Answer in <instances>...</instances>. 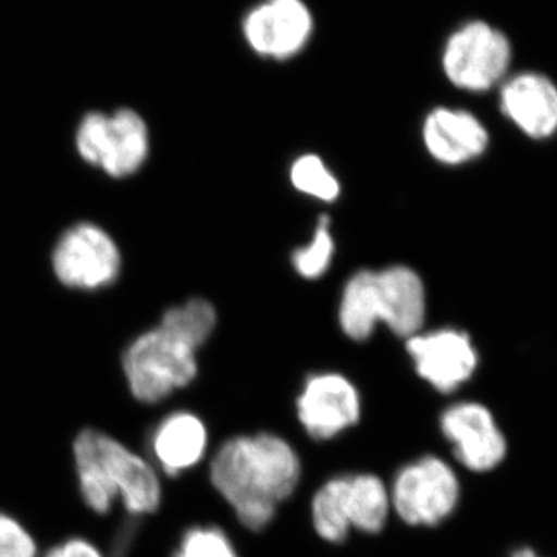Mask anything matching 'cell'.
Returning <instances> with one entry per match:
<instances>
[{"mask_svg":"<svg viewBox=\"0 0 557 557\" xmlns=\"http://www.w3.org/2000/svg\"><path fill=\"white\" fill-rule=\"evenodd\" d=\"M300 478L298 450L270 432L226 440L209 465L212 486L251 531L265 530L273 522L278 505L295 494Z\"/></svg>","mask_w":557,"mask_h":557,"instance_id":"6da1fadb","label":"cell"},{"mask_svg":"<svg viewBox=\"0 0 557 557\" xmlns=\"http://www.w3.org/2000/svg\"><path fill=\"white\" fill-rule=\"evenodd\" d=\"M73 461L79 496L95 515H109L116 504L137 518L160 508L159 469L119 438L100 429H84L73 443Z\"/></svg>","mask_w":557,"mask_h":557,"instance_id":"7a4b0ae2","label":"cell"},{"mask_svg":"<svg viewBox=\"0 0 557 557\" xmlns=\"http://www.w3.org/2000/svg\"><path fill=\"white\" fill-rule=\"evenodd\" d=\"M123 370L132 397L143 405H159L196 380L199 362L197 350L157 327L126 348Z\"/></svg>","mask_w":557,"mask_h":557,"instance_id":"3957f363","label":"cell"},{"mask_svg":"<svg viewBox=\"0 0 557 557\" xmlns=\"http://www.w3.org/2000/svg\"><path fill=\"white\" fill-rule=\"evenodd\" d=\"M392 511L410 527H437L456 512L461 485L456 469L438 456L405 465L391 486Z\"/></svg>","mask_w":557,"mask_h":557,"instance_id":"277c9868","label":"cell"},{"mask_svg":"<svg viewBox=\"0 0 557 557\" xmlns=\"http://www.w3.org/2000/svg\"><path fill=\"white\" fill-rule=\"evenodd\" d=\"M76 149L110 177H129L148 160V124L132 109L116 110L113 115L87 113L76 131Z\"/></svg>","mask_w":557,"mask_h":557,"instance_id":"5b68a950","label":"cell"},{"mask_svg":"<svg viewBox=\"0 0 557 557\" xmlns=\"http://www.w3.org/2000/svg\"><path fill=\"white\" fill-rule=\"evenodd\" d=\"M358 295L362 313L373 327L386 324L395 335L406 339L423 329L426 289L409 267L358 271Z\"/></svg>","mask_w":557,"mask_h":557,"instance_id":"8992f818","label":"cell"},{"mask_svg":"<svg viewBox=\"0 0 557 557\" xmlns=\"http://www.w3.org/2000/svg\"><path fill=\"white\" fill-rule=\"evenodd\" d=\"M511 53L507 35L485 21H469L446 39L442 67L457 89L486 91L507 75Z\"/></svg>","mask_w":557,"mask_h":557,"instance_id":"52a82bcc","label":"cell"},{"mask_svg":"<svg viewBox=\"0 0 557 557\" xmlns=\"http://www.w3.org/2000/svg\"><path fill=\"white\" fill-rule=\"evenodd\" d=\"M317 20L307 0H259L240 20V35L256 57L295 60L313 39Z\"/></svg>","mask_w":557,"mask_h":557,"instance_id":"ba28073f","label":"cell"},{"mask_svg":"<svg viewBox=\"0 0 557 557\" xmlns=\"http://www.w3.org/2000/svg\"><path fill=\"white\" fill-rule=\"evenodd\" d=\"M440 431L454 457L468 471H494L504 463L508 442L486 406L475 401L454 403L440 417Z\"/></svg>","mask_w":557,"mask_h":557,"instance_id":"9c48e42d","label":"cell"},{"mask_svg":"<svg viewBox=\"0 0 557 557\" xmlns=\"http://www.w3.org/2000/svg\"><path fill=\"white\" fill-rule=\"evenodd\" d=\"M53 270L67 287L98 289L112 284L121 271L115 240L94 223L65 231L53 251Z\"/></svg>","mask_w":557,"mask_h":557,"instance_id":"30bf717a","label":"cell"},{"mask_svg":"<svg viewBox=\"0 0 557 557\" xmlns=\"http://www.w3.org/2000/svg\"><path fill=\"white\" fill-rule=\"evenodd\" d=\"M296 409L307 435L318 442H327L358 424L362 410L361 395L357 386L341 373H313L304 383Z\"/></svg>","mask_w":557,"mask_h":557,"instance_id":"8fae6325","label":"cell"},{"mask_svg":"<svg viewBox=\"0 0 557 557\" xmlns=\"http://www.w3.org/2000/svg\"><path fill=\"white\" fill-rule=\"evenodd\" d=\"M418 375L440 394H453L474 375L479 355L468 333L456 329L417 333L406 343Z\"/></svg>","mask_w":557,"mask_h":557,"instance_id":"7c38bea8","label":"cell"},{"mask_svg":"<svg viewBox=\"0 0 557 557\" xmlns=\"http://www.w3.org/2000/svg\"><path fill=\"white\" fill-rule=\"evenodd\" d=\"M208 449L207 424L189 410H175L161 418L149 437L150 461L170 478L196 468Z\"/></svg>","mask_w":557,"mask_h":557,"instance_id":"4fadbf2b","label":"cell"},{"mask_svg":"<svg viewBox=\"0 0 557 557\" xmlns=\"http://www.w3.org/2000/svg\"><path fill=\"white\" fill-rule=\"evenodd\" d=\"M502 112L531 138H548L557 131V87L541 73L512 76L502 86Z\"/></svg>","mask_w":557,"mask_h":557,"instance_id":"5bb4252c","label":"cell"},{"mask_svg":"<svg viewBox=\"0 0 557 557\" xmlns=\"http://www.w3.org/2000/svg\"><path fill=\"white\" fill-rule=\"evenodd\" d=\"M485 126L465 110H432L423 124V141L428 152L443 164L467 163L478 159L487 148Z\"/></svg>","mask_w":557,"mask_h":557,"instance_id":"9a60e30c","label":"cell"},{"mask_svg":"<svg viewBox=\"0 0 557 557\" xmlns=\"http://www.w3.org/2000/svg\"><path fill=\"white\" fill-rule=\"evenodd\" d=\"M335 482L347 527L366 534L381 533L392 515L387 483L372 472L336 475Z\"/></svg>","mask_w":557,"mask_h":557,"instance_id":"2e32d148","label":"cell"},{"mask_svg":"<svg viewBox=\"0 0 557 557\" xmlns=\"http://www.w3.org/2000/svg\"><path fill=\"white\" fill-rule=\"evenodd\" d=\"M218 325V311L207 299L194 298L172 307L161 318L159 327L183 344L199 350Z\"/></svg>","mask_w":557,"mask_h":557,"instance_id":"e0dca14e","label":"cell"},{"mask_svg":"<svg viewBox=\"0 0 557 557\" xmlns=\"http://www.w3.org/2000/svg\"><path fill=\"white\" fill-rule=\"evenodd\" d=\"M289 180L296 190L321 201H335L339 197L341 185L336 175L329 170L325 161L314 153H306L292 164Z\"/></svg>","mask_w":557,"mask_h":557,"instance_id":"ac0fdd59","label":"cell"},{"mask_svg":"<svg viewBox=\"0 0 557 557\" xmlns=\"http://www.w3.org/2000/svg\"><path fill=\"white\" fill-rule=\"evenodd\" d=\"M333 256H335V240L330 233L329 219L322 218L314 230L313 239L306 247L293 252L292 262L299 276L313 281L325 274L332 265Z\"/></svg>","mask_w":557,"mask_h":557,"instance_id":"d6986e66","label":"cell"},{"mask_svg":"<svg viewBox=\"0 0 557 557\" xmlns=\"http://www.w3.org/2000/svg\"><path fill=\"white\" fill-rule=\"evenodd\" d=\"M172 557H239V553L222 528L197 525L183 533Z\"/></svg>","mask_w":557,"mask_h":557,"instance_id":"ffe728a7","label":"cell"},{"mask_svg":"<svg viewBox=\"0 0 557 557\" xmlns=\"http://www.w3.org/2000/svg\"><path fill=\"white\" fill-rule=\"evenodd\" d=\"M35 534L22 520L0 511V557H40Z\"/></svg>","mask_w":557,"mask_h":557,"instance_id":"44dd1931","label":"cell"},{"mask_svg":"<svg viewBox=\"0 0 557 557\" xmlns=\"http://www.w3.org/2000/svg\"><path fill=\"white\" fill-rule=\"evenodd\" d=\"M40 557H106V555L89 539L69 537L54 544Z\"/></svg>","mask_w":557,"mask_h":557,"instance_id":"7402d4cb","label":"cell"},{"mask_svg":"<svg viewBox=\"0 0 557 557\" xmlns=\"http://www.w3.org/2000/svg\"><path fill=\"white\" fill-rule=\"evenodd\" d=\"M509 557H542L539 555L536 549H533L531 547H520L516 548L515 552L509 555Z\"/></svg>","mask_w":557,"mask_h":557,"instance_id":"603a6c76","label":"cell"}]
</instances>
